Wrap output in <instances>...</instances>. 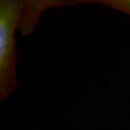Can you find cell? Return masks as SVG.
I'll list each match as a JSON object with an SVG mask.
<instances>
[{
	"label": "cell",
	"instance_id": "6da1fadb",
	"mask_svg": "<svg viewBox=\"0 0 130 130\" xmlns=\"http://www.w3.org/2000/svg\"><path fill=\"white\" fill-rule=\"evenodd\" d=\"M25 1H0V101L17 86V46L15 31L19 27Z\"/></svg>",
	"mask_w": 130,
	"mask_h": 130
},
{
	"label": "cell",
	"instance_id": "7a4b0ae2",
	"mask_svg": "<svg viewBox=\"0 0 130 130\" xmlns=\"http://www.w3.org/2000/svg\"><path fill=\"white\" fill-rule=\"evenodd\" d=\"M59 1H25L24 8L20 17L19 28L23 36H29L38 23V18L44 9L50 6L63 5Z\"/></svg>",
	"mask_w": 130,
	"mask_h": 130
},
{
	"label": "cell",
	"instance_id": "3957f363",
	"mask_svg": "<svg viewBox=\"0 0 130 130\" xmlns=\"http://www.w3.org/2000/svg\"><path fill=\"white\" fill-rule=\"evenodd\" d=\"M82 3H95L98 4H102L120 10L130 15V0H99V1H82Z\"/></svg>",
	"mask_w": 130,
	"mask_h": 130
}]
</instances>
